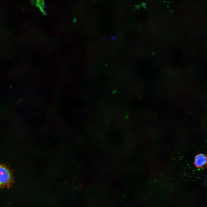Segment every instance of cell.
Here are the masks:
<instances>
[{"instance_id": "cell-3", "label": "cell", "mask_w": 207, "mask_h": 207, "mask_svg": "<svg viewBox=\"0 0 207 207\" xmlns=\"http://www.w3.org/2000/svg\"><path fill=\"white\" fill-rule=\"evenodd\" d=\"M142 6L145 9L146 8V4L144 2H142L141 3Z\"/></svg>"}, {"instance_id": "cell-1", "label": "cell", "mask_w": 207, "mask_h": 207, "mask_svg": "<svg viewBox=\"0 0 207 207\" xmlns=\"http://www.w3.org/2000/svg\"><path fill=\"white\" fill-rule=\"evenodd\" d=\"M14 183L12 170L6 165L0 164V188H9Z\"/></svg>"}, {"instance_id": "cell-4", "label": "cell", "mask_w": 207, "mask_h": 207, "mask_svg": "<svg viewBox=\"0 0 207 207\" xmlns=\"http://www.w3.org/2000/svg\"><path fill=\"white\" fill-rule=\"evenodd\" d=\"M135 6L137 9H139L140 8L141 5L140 4H137L136 5H135Z\"/></svg>"}, {"instance_id": "cell-2", "label": "cell", "mask_w": 207, "mask_h": 207, "mask_svg": "<svg viewBox=\"0 0 207 207\" xmlns=\"http://www.w3.org/2000/svg\"><path fill=\"white\" fill-rule=\"evenodd\" d=\"M206 157L203 154H199L196 155L194 160V164L197 168L203 167L206 164Z\"/></svg>"}]
</instances>
